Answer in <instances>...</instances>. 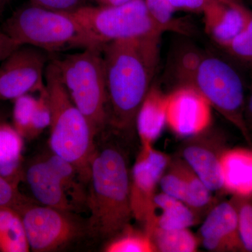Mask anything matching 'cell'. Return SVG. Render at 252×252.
<instances>
[{
    "instance_id": "1",
    "label": "cell",
    "mask_w": 252,
    "mask_h": 252,
    "mask_svg": "<svg viewBox=\"0 0 252 252\" xmlns=\"http://www.w3.org/2000/svg\"><path fill=\"white\" fill-rule=\"evenodd\" d=\"M161 35L123 39L102 46L109 124L117 130H129L135 125L137 112L157 73Z\"/></svg>"
},
{
    "instance_id": "2",
    "label": "cell",
    "mask_w": 252,
    "mask_h": 252,
    "mask_svg": "<svg viewBox=\"0 0 252 252\" xmlns=\"http://www.w3.org/2000/svg\"><path fill=\"white\" fill-rule=\"evenodd\" d=\"M177 86H191L200 91L226 120L236 127L252 148L251 132L245 120V84L233 64L195 46H180L169 66Z\"/></svg>"
},
{
    "instance_id": "3",
    "label": "cell",
    "mask_w": 252,
    "mask_h": 252,
    "mask_svg": "<svg viewBox=\"0 0 252 252\" xmlns=\"http://www.w3.org/2000/svg\"><path fill=\"white\" fill-rule=\"evenodd\" d=\"M89 184L88 231L94 236L112 238L128 225L133 217L130 175L120 149L110 146L96 150Z\"/></svg>"
},
{
    "instance_id": "4",
    "label": "cell",
    "mask_w": 252,
    "mask_h": 252,
    "mask_svg": "<svg viewBox=\"0 0 252 252\" xmlns=\"http://www.w3.org/2000/svg\"><path fill=\"white\" fill-rule=\"evenodd\" d=\"M45 83L51 108L50 148L55 155L72 163L88 185L96 152L95 132L87 118L73 103L61 80L54 59L50 60L46 67Z\"/></svg>"
},
{
    "instance_id": "5",
    "label": "cell",
    "mask_w": 252,
    "mask_h": 252,
    "mask_svg": "<svg viewBox=\"0 0 252 252\" xmlns=\"http://www.w3.org/2000/svg\"><path fill=\"white\" fill-rule=\"evenodd\" d=\"M1 30L20 46H34L49 54L102 47L72 13L53 11L32 4L15 11L3 23Z\"/></svg>"
},
{
    "instance_id": "6",
    "label": "cell",
    "mask_w": 252,
    "mask_h": 252,
    "mask_svg": "<svg viewBox=\"0 0 252 252\" xmlns=\"http://www.w3.org/2000/svg\"><path fill=\"white\" fill-rule=\"evenodd\" d=\"M67 94L87 118L95 133L109 124V111L102 47L81 49L55 59Z\"/></svg>"
},
{
    "instance_id": "7",
    "label": "cell",
    "mask_w": 252,
    "mask_h": 252,
    "mask_svg": "<svg viewBox=\"0 0 252 252\" xmlns=\"http://www.w3.org/2000/svg\"><path fill=\"white\" fill-rule=\"evenodd\" d=\"M99 46L112 41L162 34L144 0L118 6H84L71 12Z\"/></svg>"
},
{
    "instance_id": "8",
    "label": "cell",
    "mask_w": 252,
    "mask_h": 252,
    "mask_svg": "<svg viewBox=\"0 0 252 252\" xmlns=\"http://www.w3.org/2000/svg\"><path fill=\"white\" fill-rule=\"evenodd\" d=\"M16 210L22 217L30 248L34 252L56 251L87 230L72 212L34 205L31 200Z\"/></svg>"
},
{
    "instance_id": "9",
    "label": "cell",
    "mask_w": 252,
    "mask_h": 252,
    "mask_svg": "<svg viewBox=\"0 0 252 252\" xmlns=\"http://www.w3.org/2000/svg\"><path fill=\"white\" fill-rule=\"evenodd\" d=\"M49 54L28 45L20 46L11 53L0 65V99L14 100L44 89Z\"/></svg>"
},
{
    "instance_id": "10",
    "label": "cell",
    "mask_w": 252,
    "mask_h": 252,
    "mask_svg": "<svg viewBox=\"0 0 252 252\" xmlns=\"http://www.w3.org/2000/svg\"><path fill=\"white\" fill-rule=\"evenodd\" d=\"M166 154L153 146L142 147L131 172L130 198L132 216L147 228L153 220L154 197L162 174L170 163Z\"/></svg>"
},
{
    "instance_id": "11",
    "label": "cell",
    "mask_w": 252,
    "mask_h": 252,
    "mask_svg": "<svg viewBox=\"0 0 252 252\" xmlns=\"http://www.w3.org/2000/svg\"><path fill=\"white\" fill-rule=\"evenodd\" d=\"M167 95V125L174 133L192 137L209 129L212 107L200 91L191 86H180Z\"/></svg>"
},
{
    "instance_id": "12",
    "label": "cell",
    "mask_w": 252,
    "mask_h": 252,
    "mask_svg": "<svg viewBox=\"0 0 252 252\" xmlns=\"http://www.w3.org/2000/svg\"><path fill=\"white\" fill-rule=\"evenodd\" d=\"M204 248L213 252L245 251L238 230V209L223 202L209 212L200 229Z\"/></svg>"
},
{
    "instance_id": "13",
    "label": "cell",
    "mask_w": 252,
    "mask_h": 252,
    "mask_svg": "<svg viewBox=\"0 0 252 252\" xmlns=\"http://www.w3.org/2000/svg\"><path fill=\"white\" fill-rule=\"evenodd\" d=\"M252 11L240 0H215L202 11L205 31L223 48L245 29Z\"/></svg>"
},
{
    "instance_id": "14",
    "label": "cell",
    "mask_w": 252,
    "mask_h": 252,
    "mask_svg": "<svg viewBox=\"0 0 252 252\" xmlns=\"http://www.w3.org/2000/svg\"><path fill=\"white\" fill-rule=\"evenodd\" d=\"M23 179L39 205L62 211L73 212L77 210L45 158L32 162L25 170Z\"/></svg>"
},
{
    "instance_id": "15",
    "label": "cell",
    "mask_w": 252,
    "mask_h": 252,
    "mask_svg": "<svg viewBox=\"0 0 252 252\" xmlns=\"http://www.w3.org/2000/svg\"><path fill=\"white\" fill-rule=\"evenodd\" d=\"M223 189L238 199L252 197V148L222 151L220 156Z\"/></svg>"
},
{
    "instance_id": "16",
    "label": "cell",
    "mask_w": 252,
    "mask_h": 252,
    "mask_svg": "<svg viewBox=\"0 0 252 252\" xmlns=\"http://www.w3.org/2000/svg\"><path fill=\"white\" fill-rule=\"evenodd\" d=\"M167 94L152 84L141 104L135 126L142 147L153 146L167 125Z\"/></svg>"
},
{
    "instance_id": "17",
    "label": "cell",
    "mask_w": 252,
    "mask_h": 252,
    "mask_svg": "<svg viewBox=\"0 0 252 252\" xmlns=\"http://www.w3.org/2000/svg\"><path fill=\"white\" fill-rule=\"evenodd\" d=\"M221 152L202 142L187 144L182 151L183 160L212 192L223 189L220 162Z\"/></svg>"
},
{
    "instance_id": "18",
    "label": "cell",
    "mask_w": 252,
    "mask_h": 252,
    "mask_svg": "<svg viewBox=\"0 0 252 252\" xmlns=\"http://www.w3.org/2000/svg\"><path fill=\"white\" fill-rule=\"evenodd\" d=\"M154 203L153 220L144 230L149 235L155 228L162 230L189 228L197 221L196 214L187 204L162 192L157 193Z\"/></svg>"
},
{
    "instance_id": "19",
    "label": "cell",
    "mask_w": 252,
    "mask_h": 252,
    "mask_svg": "<svg viewBox=\"0 0 252 252\" xmlns=\"http://www.w3.org/2000/svg\"><path fill=\"white\" fill-rule=\"evenodd\" d=\"M23 140L13 125L0 123V176L18 186L24 176Z\"/></svg>"
},
{
    "instance_id": "20",
    "label": "cell",
    "mask_w": 252,
    "mask_h": 252,
    "mask_svg": "<svg viewBox=\"0 0 252 252\" xmlns=\"http://www.w3.org/2000/svg\"><path fill=\"white\" fill-rule=\"evenodd\" d=\"M31 250L22 217L13 207H0V252Z\"/></svg>"
},
{
    "instance_id": "21",
    "label": "cell",
    "mask_w": 252,
    "mask_h": 252,
    "mask_svg": "<svg viewBox=\"0 0 252 252\" xmlns=\"http://www.w3.org/2000/svg\"><path fill=\"white\" fill-rule=\"evenodd\" d=\"M44 158L56 172L64 192L75 208L77 210L83 205H87L88 191L85 187L87 184L77 169L70 162L53 153Z\"/></svg>"
},
{
    "instance_id": "22",
    "label": "cell",
    "mask_w": 252,
    "mask_h": 252,
    "mask_svg": "<svg viewBox=\"0 0 252 252\" xmlns=\"http://www.w3.org/2000/svg\"><path fill=\"white\" fill-rule=\"evenodd\" d=\"M157 252H193L197 251L198 240L188 229L162 230L155 228L150 233Z\"/></svg>"
},
{
    "instance_id": "23",
    "label": "cell",
    "mask_w": 252,
    "mask_h": 252,
    "mask_svg": "<svg viewBox=\"0 0 252 252\" xmlns=\"http://www.w3.org/2000/svg\"><path fill=\"white\" fill-rule=\"evenodd\" d=\"M104 248L106 252H157L150 235L144 230L140 231L127 225L120 233L113 237Z\"/></svg>"
},
{
    "instance_id": "24",
    "label": "cell",
    "mask_w": 252,
    "mask_h": 252,
    "mask_svg": "<svg viewBox=\"0 0 252 252\" xmlns=\"http://www.w3.org/2000/svg\"><path fill=\"white\" fill-rule=\"evenodd\" d=\"M180 165L185 181V203L195 214L207 208L212 200V191L184 160Z\"/></svg>"
},
{
    "instance_id": "25",
    "label": "cell",
    "mask_w": 252,
    "mask_h": 252,
    "mask_svg": "<svg viewBox=\"0 0 252 252\" xmlns=\"http://www.w3.org/2000/svg\"><path fill=\"white\" fill-rule=\"evenodd\" d=\"M144 1L151 17L163 32H173L185 35L190 32L191 29L188 24L174 16L176 11L170 0H144Z\"/></svg>"
},
{
    "instance_id": "26",
    "label": "cell",
    "mask_w": 252,
    "mask_h": 252,
    "mask_svg": "<svg viewBox=\"0 0 252 252\" xmlns=\"http://www.w3.org/2000/svg\"><path fill=\"white\" fill-rule=\"evenodd\" d=\"M221 49L233 61L250 70L252 87V11L245 29Z\"/></svg>"
},
{
    "instance_id": "27",
    "label": "cell",
    "mask_w": 252,
    "mask_h": 252,
    "mask_svg": "<svg viewBox=\"0 0 252 252\" xmlns=\"http://www.w3.org/2000/svg\"><path fill=\"white\" fill-rule=\"evenodd\" d=\"M36 99L31 94H26L13 100V126L24 139L28 137Z\"/></svg>"
},
{
    "instance_id": "28",
    "label": "cell",
    "mask_w": 252,
    "mask_h": 252,
    "mask_svg": "<svg viewBox=\"0 0 252 252\" xmlns=\"http://www.w3.org/2000/svg\"><path fill=\"white\" fill-rule=\"evenodd\" d=\"M162 193L185 201V181L181 170L180 160L169 163L160 182Z\"/></svg>"
},
{
    "instance_id": "29",
    "label": "cell",
    "mask_w": 252,
    "mask_h": 252,
    "mask_svg": "<svg viewBox=\"0 0 252 252\" xmlns=\"http://www.w3.org/2000/svg\"><path fill=\"white\" fill-rule=\"evenodd\" d=\"M51 123V108L50 105L49 94L46 88L39 93V97L36 99L35 108L32 118L31 126L27 139H34L38 137Z\"/></svg>"
},
{
    "instance_id": "30",
    "label": "cell",
    "mask_w": 252,
    "mask_h": 252,
    "mask_svg": "<svg viewBox=\"0 0 252 252\" xmlns=\"http://www.w3.org/2000/svg\"><path fill=\"white\" fill-rule=\"evenodd\" d=\"M237 209L240 240L245 251L252 252V203L240 199Z\"/></svg>"
},
{
    "instance_id": "31",
    "label": "cell",
    "mask_w": 252,
    "mask_h": 252,
    "mask_svg": "<svg viewBox=\"0 0 252 252\" xmlns=\"http://www.w3.org/2000/svg\"><path fill=\"white\" fill-rule=\"evenodd\" d=\"M29 200L19 191L18 185L0 176V207H9L17 210Z\"/></svg>"
},
{
    "instance_id": "32",
    "label": "cell",
    "mask_w": 252,
    "mask_h": 252,
    "mask_svg": "<svg viewBox=\"0 0 252 252\" xmlns=\"http://www.w3.org/2000/svg\"><path fill=\"white\" fill-rule=\"evenodd\" d=\"M31 4L53 11L74 12L85 6L84 0H30Z\"/></svg>"
},
{
    "instance_id": "33",
    "label": "cell",
    "mask_w": 252,
    "mask_h": 252,
    "mask_svg": "<svg viewBox=\"0 0 252 252\" xmlns=\"http://www.w3.org/2000/svg\"><path fill=\"white\" fill-rule=\"evenodd\" d=\"M215 0H170L175 11L202 12L203 9Z\"/></svg>"
},
{
    "instance_id": "34",
    "label": "cell",
    "mask_w": 252,
    "mask_h": 252,
    "mask_svg": "<svg viewBox=\"0 0 252 252\" xmlns=\"http://www.w3.org/2000/svg\"><path fill=\"white\" fill-rule=\"evenodd\" d=\"M19 46V44L12 38L0 30V63L4 61Z\"/></svg>"
},
{
    "instance_id": "35",
    "label": "cell",
    "mask_w": 252,
    "mask_h": 252,
    "mask_svg": "<svg viewBox=\"0 0 252 252\" xmlns=\"http://www.w3.org/2000/svg\"><path fill=\"white\" fill-rule=\"evenodd\" d=\"M245 115L247 125H248L250 132H252V87H251L250 95L246 99Z\"/></svg>"
},
{
    "instance_id": "36",
    "label": "cell",
    "mask_w": 252,
    "mask_h": 252,
    "mask_svg": "<svg viewBox=\"0 0 252 252\" xmlns=\"http://www.w3.org/2000/svg\"><path fill=\"white\" fill-rule=\"evenodd\" d=\"M96 2L98 3L99 6H118L125 4L126 2L131 1V0H94Z\"/></svg>"
},
{
    "instance_id": "37",
    "label": "cell",
    "mask_w": 252,
    "mask_h": 252,
    "mask_svg": "<svg viewBox=\"0 0 252 252\" xmlns=\"http://www.w3.org/2000/svg\"><path fill=\"white\" fill-rule=\"evenodd\" d=\"M10 0H0V14L4 11L6 5L9 4Z\"/></svg>"
},
{
    "instance_id": "38",
    "label": "cell",
    "mask_w": 252,
    "mask_h": 252,
    "mask_svg": "<svg viewBox=\"0 0 252 252\" xmlns=\"http://www.w3.org/2000/svg\"><path fill=\"white\" fill-rule=\"evenodd\" d=\"M250 3H251V5L252 6V0H250Z\"/></svg>"
}]
</instances>
